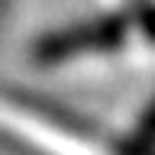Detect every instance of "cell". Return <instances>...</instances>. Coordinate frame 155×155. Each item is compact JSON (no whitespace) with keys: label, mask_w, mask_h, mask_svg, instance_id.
<instances>
[{"label":"cell","mask_w":155,"mask_h":155,"mask_svg":"<svg viewBox=\"0 0 155 155\" xmlns=\"http://www.w3.org/2000/svg\"><path fill=\"white\" fill-rule=\"evenodd\" d=\"M152 145H155V104L149 107V113L139 120L133 139L126 142V152H129V155H149Z\"/></svg>","instance_id":"obj_1"}]
</instances>
